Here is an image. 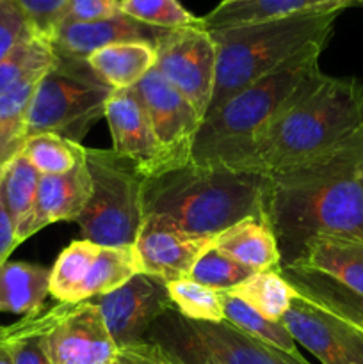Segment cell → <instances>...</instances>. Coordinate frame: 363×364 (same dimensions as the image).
<instances>
[{"mask_svg":"<svg viewBox=\"0 0 363 364\" xmlns=\"http://www.w3.org/2000/svg\"><path fill=\"white\" fill-rule=\"evenodd\" d=\"M21 155L41 176L64 174L85 160V148L56 134H38L25 139Z\"/></svg>","mask_w":363,"mask_h":364,"instance_id":"cell-30","label":"cell"},{"mask_svg":"<svg viewBox=\"0 0 363 364\" xmlns=\"http://www.w3.org/2000/svg\"><path fill=\"white\" fill-rule=\"evenodd\" d=\"M50 295V269L27 262H9L0 267V313L34 316Z\"/></svg>","mask_w":363,"mask_h":364,"instance_id":"cell-22","label":"cell"},{"mask_svg":"<svg viewBox=\"0 0 363 364\" xmlns=\"http://www.w3.org/2000/svg\"><path fill=\"white\" fill-rule=\"evenodd\" d=\"M146 341L171 364H310L255 340L228 320L198 322L174 308L153 323Z\"/></svg>","mask_w":363,"mask_h":364,"instance_id":"cell-8","label":"cell"},{"mask_svg":"<svg viewBox=\"0 0 363 364\" xmlns=\"http://www.w3.org/2000/svg\"><path fill=\"white\" fill-rule=\"evenodd\" d=\"M21 151V146H14L11 142H7L6 139L0 135V173L7 167V164Z\"/></svg>","mask_w":363,"mask_h":364,"instance_id":"cell-41","label":"cell"},{"mask_svg":"<svg viewBox=\"0 0 363 364\" xmlns=\"http://www.w3.org/2000/svg\"><path fill=\"white\" fill-rule=\"evenodd\" d=\"M114 89L107 85L88 60L57 55L36 87L25 124V139L56 134L80 142L93 124L105 117L107 100Z\"/></svg>","mask_w":363,"mask_h":364,"instance_id":"cell-6","label":"cell"},{"mask_svg":"<svg viewBox=\"0 0 363 364\" xmlns=\"http://www.w3.org/2000/svg\"><path fill=\"white\" fill-rule=\"evenodd\" d=\"M18 245L16 230H14L13 219H11L7 206L4 203L2 188H0V267L7 262L11 252Z\"/></svg>","mask_w":363,"mask_h":364,"instance_id":"cell-40","label":"cell"},{"mask_svg":"<svg viewBox=\"0 0 363 364\" xmlns=\"http://www.w3.org/2000/svg\"><path fill=\"white\" fill-rule=\"evenodd\" d=\"M25 14L14 0H0V60L23 39L34 36ZM38 36V34H36Z\"/></svg>","mask_w":363,"mask_h":364,"instance_id":"cell-37","label":"cell"},{"mask_svg":"<svg viewBox=\"0 0 363 364\" xmlns=\"http://www.w3.org/2000/svg\"><path fill=\"white\" fill-rule=\"evenodd\" d=\"M0 364H13V361H11L9 350H7L6 347V341H4L2 327H0Z\"/></svg>","mask_w":363,"mask_h":364,"instance_id":"cell-42","label":"cell"},{"mask_svg":"<svg viewBox=\"0 0 363 364\" xmlns=\"http://www.w3.org/2000/svg\"><path fill=\"white\" fill-rule=\"evenodd\" d=\"M85 60L107 85L121 91L137 85L155 68L157 48L142 41L114 43L93 52Z\"/></svg>","mask_w":363,"mask_h":364,"instance_id":"cell-21","label":"cell"},{"mask_svg":"<svg viewBox=\"0 0 363 364\" xmlns=\"http://www.w3.org/2000/svg\"><path fill=\"white\" fill-rule=\"evenodd\" d=\"M91 176L85 160L64 174L39 178L34 213L28 224L27 237L31 238L43 228L60 220L77 223L91 198Z\"/></svg>","mask_w":363,"mask_h":364,"instance_id":"cell-17","label":"cell"},{"mask_svg":"<svg viewBox=\"0 0 363 364\" xmlns=\"http://www.w3.org/2000/svg\"><path fill=\"white\" fill-rule=\"evenodd\" d=\"M59 313V304L20 322L2 327L4 341L13 364H52L48 334Z\"/></svg>","mask_w":363,"mask_h":364,"instance_id":"cell-25","label":"cell"},{"mask_svg":"<svg viewBox=\"0 0 363 364\" xmlns=\"http://www.w3.org/2000/svg\"><path fill=\"white\" fill-rule=\"evenodd\" d=\"M216 237H194L162 215H144L134 249L141 274L164 283L189 279L196 262L214 247Z\"/></svg>","mask_w":363,"mask_h":364,"instance_id":"cell-13","label":"cell"},{"mask_svg":"<svg viewBox=\"0 0 363 364\" xmlns=\"http://www.w3.org/2000/svg\"><path fill=\"white\" fill-rule=\"evenodd\" d=\"M137 274H141V269L134 245L127 247L98 245L85 276L82 301H91L93 297H102L109 291H114Z\"/></svg>","mask_w":363,"mask_h":364,"instance_id":"cell-26","label":"cell"},{"mask_svg":"<svg viewBox=\"0 0 363 364\" xmlns=\"http://www.w3.org/2000/svg\"><path fill=\"white\" fill-rule=\"evenodd\" d=\"M253 270L246 269L241 263L231 259L230 256L223 255L216 247H210L201 258L196 262L191 277L194 283L210 288L216 291H228L231 288L244 283L248 277L253 276Z\"/></svg>","mask_w":363,"mask_h":364,"instance_id":"cell-35","label":"cell"},{"mask_svg":"<svg viewBox=\"0 0 363 364\" xmlns=\"http://www.w3.org/2000/svg\"><path fill=\"white\" fill-rule=\"evenodd\" d=\"M354 0H223L201 18L206 31L276 20L313 9H347Z\"/></svg>","mask_w":363,"mask_h":364,"instance_id":"cell-19","label":"cell"},{"mask_svg":"<svg viewBox=\"0 0 363 364\" xmlns=\"http://www.w3.org/2000/svg\"><path fill=\"white\" fill-rule=\"evenodd\" d=\"M354 2H363V0H354Z\"/></svg>","mask_w":363,"mask_h":364,"instance_id":"cell-44","label":"cell"},{"mask_svg":"<svg viewBox=\"0 0 363 364\" xmlns=\"http://www.w3.org/2000/svg\"><path fill=\"white\" fill-rule=\"evenodd\" d=\"M45 73L31 75L0 95V135L11 144L23 146L28 109Z\"/></svg>","mask_w":363,"mask_h":364,"instance_id":"cell-33","label":"cell"},{"mask_svg":"<svg viewBox=\"0 0 363 364\" xmlns=\"http://www.w3.org/2000/svg\"><path fill=\"white\" fill-rule=\"evenodd\" d=\"M56 63L57 53L50 41L36 34L23 39L0 60V95L31 75L45 73Z\"/></svg>","mask_w":363,"mask_h":364,"instance_id":"cell-31","label":"cell"},{"mask_svg":"<svg viewBox=\"0 0 363 364\" xmlns=\"http://www.w3.org/2000/svg\"><path fill=\"white\" fill-rule=\"evenodd\" d=\"M39 178L41 174L32 167V164L21 153H18L0 174L4 203L13 219L18 245L28 240L27 230L32 213H34Z\"/></svg>","mask_w":363,"mask_h":364,"instance_id":"cell-24","label":"cell"},{"mask_svg":"<svg viewBox=\"0 0 363 364\" xmlns=\"http://www.w3.org/2000/svg\"><path fill=\"white\" fill-rule=\"evenodd\" d=\"M265 178L224 167L187 166L142 181V212L162 215L194 237H217L244 219L262 220Z\"/></svg>","mask_w":363,"mask_h":364,"instance_id":"cell-3","label":"cell"},{"mask_svg":"<svg viewBox=\"0 0 363 364\" xmlns=\"http://www.w3.org/2000/svg\"><path fill=\"white\" fill-rule=\"evenodd\" d=\"M155 70L205 119L216 87L217 70L216 45L210 32L205 27L171 31L157 45Z\"/></svg>","mask_w":363,"mask_h":364,"instance_id":"cell-9","label":"cell"},{"mask_svg":"<svg viewBox=\"0 0 363 364\" xmlns=\"http://www.w3.org/2000/svg\"><path fill=\"white\" fill-rule=\"evenodd\" d=\"M98 244L75 240L59 255L50 269V295L63 304H80L84 281Z\"/></svg>","mask_w":363,"mask_h":364,"instance_id":"cell-28","label":"cell"},{"mask_svg":"<svg viewBox=\"0 0 363 364\" xmlns=\"http://www.w3.org/2000/svg\"><path fill=\"white\" fill-rule=\"evenodd\" d=\"M262 220L278 240L281 269L313 238L363 240V127L326 155L265 178Z\"/></svg>","mask_w":363,"mask_h":364,"instance_id":"cell-1","label":"cell"},{"mask_svg":"<svg viewBox=\"0 0 363 364\" xmlns=\"http://www.w3.org/2000/svg\"><path fill=\"white\" fill-rule=\"evenodd\" d=\"M324 48L305 50L212 110L196 134L192 162L233 171L253 139L301 92L322 80L326 73L320 70L319 57Z\"/></svg>","mask_w":363,"mask_h":364,"instance_id":"cell-4","label":"cell"},{"mask_svg":"<svg viewBox=\"0 0 363 364\" xmlns=\"http://www.w3.org/2000/svg\"><path fill=\"white\" fill-rule=\"evenodd\" d=\"M280 272L299 295L363 331V297L320 274L298 269H280Z\"/></svg>","mask_w":363,"mask_h":364,"instance_id":"cell-23","label":"cell"},{"mask_svg":"<svg viewBox=\"0 0 363 364\" xmlns=\"http://www.w3.org/2000/svg\"><path fill=\"white\" fill-rule=\"evenodd\" d=\"M219 294L221 301H223L224 318H226L228 322L233 323L235 327L244 331L246 334L253 336L255 340L285 352V354H288L290 358L305 359L299 354L295 340L292 338V334L288 333V329L283 326L281 320L276 322V320L265 318V316L260 315L258 311H255L251 306L242 302L241 299L233 297V295L226 294V291H219Z\"/></svg>","mask_w":363,"mask_h":364,"instance_id":"cell-29","label":"cell"},{"mask_svg":"<svg viewBox=\"0 0 363 364\" xmlns=\"http://www.w3.org/2000/svg\"><path fill=\"white\" fill-rule=\"evenodd\" d=\"M169 159L171 169L192 162V146L203 119L187 98L153 68L132 87Z\"/></svg>","mask_w":363,"mask_h":364,"instance_id":"cell-10","label":"cell"},{"mask_svg":"<svg viewBox=\"0 0 363 364\" xmlns=\"http://www.w3.org/2000/svg\"><path fill=\"white\" fill-rule=\"evenodd\" d=\"M214 247L253 272L280 270L281 255L273 230L260 219H244L216 237Z\"/></svg>","mask_w":363,"mask_h":364,"instance_id":"cell-20","label":"cell"},{"mask_svg":"<svg viewBox=\"0 0 363 364\" xmlns=\"http://www.w3.org/2000/svg\"><path fill=\"white\" fill-rule=\"evenodd\" d=\"M91 198L77 219L84 240L107 247L134 245L141 230L142 181L134 162L112 149L85 148Z\"/></svg>","mask_w":363,"mask_h":364,"instance_id":"cell-7","label":"cell"},{"mask_svg":"<svg viewBox=\"0 0 363 364\" xmlns=\"http://www.w3.org/2000/svg\"><path fill=\"white\" fill-rule=\"evenodd\" d=\"M342 11L338 7L313 9L276 20L209 31L216 45L217 70L206 116L292 57L312 46H326Z\"/></svg>","mask_w":363,"mask_h":364,"instance_id":"cell-5","label":"cell"},{"mask_svg":"<svg viewBox=\"0 0 363 364\" xmlns=\"http://www.w3.org/2000/svg\"><path fill=\"white\" fill-rule=\"evenodd\" d=\"M105 119L112 137V151L134 162L141 176H157L171 169L169 159L134 89L112 91L107 100Z\"/></svg>","mask_w":363,"mask_h":364,"instance_id":"cell-15","label":"cell"},{"mask_svg":"<svg viewBox=\"0 0 363 364\" xmlns=\"http://www.w3.org/2000/svg\"><path fill=\"white\" fill-rule=\"evenodd\" d=\"M14 4L25 14L36 34L46 41L59 28L66 7V0H14Z\"/></svg>","mask_w":363,"mask_h":364,"instance_id":"cell-36","label":"cell"},{"mask_svg":"<svg viewBox=\"0 0 363 364\" xmlns=\"http://www.w3.org/2000/svg\"><path fill=\"white\" fill-rule=\"evenodd\" d=\"M121 13L164 31L203 27L201 18L189 13L178 0H120Z\"/></svg>","mask_w":363,"mask_h":364,"instance_id":"cell-34","label":"cell"},{"mask_svg":"<svg viewBox=\"0 0 363 364\" xmlns=\"http://www.w3.org/2000/svg\"><path fill=\"white\" fill-rule=\"evenodd\" d=\"M48 345L52 364H112L120 355V347L93 301L59 302Z\"/></svg>","mask_w":363,"mask_h":364,"instance_id":"cell-14","label":"cell"},{"mask_svg":"<svg viewBox=\"0 0 363 364\" xmlns=\"http://www.w3.org/2000/svg\"><path fill=\"white\" fill-rule=\"evenodd\" d=\"M287 269L320 274L363 297V240L345 237L313 238L298 262Z\"/></svg>","mask_w":363,"mask_h":364,"instance_id":"cell-18","label":"cell"},{"mask_svg":"<svg viewBox=\"0 0 363 364\" xmlns=\"http://www.w3.org/2000/svg\"><path fill=\"white\" fill-rule=\"evenodd\" d=\"M121 13L120 0H66L63 21H96Z\"/></svg>","mask_w":363,"mask_h":364,"instance_id":"cell-38","label":"cell"},{"mask_svg":"<svg viewBox=\"0 0 363 364\" xmlns=\"http://www.w3.org/2000/svg\"><path fill=\"white\" fill-rule=\"evenodd\" d=\"M169 32L171 31H164V28L149 27L128 14L120 13L116 16L96 21L60 23L53 38L50 39V45L57 55L85 60L93 52L103 46L114 45V43L142 41L157 48V45Z\"/></svg>","mask_w":363,"mask_h":364,"instance_id":"cell-16","label":"cell"},{"mask_svg":"<svg viewBox=\"0 0 363 364\" xmlns=\"http://www.w3.org/2000/svg\"><path fill=\"white\" fill-rule=\"evenodd\" d=\"M362 127L363 80L324 75L253 139L233 171L280 176L330 153Z\"/></svg>","mask_w":363,"mask_h":364,"instance_id":"cell-2","label":"cell"},{"mask_svg":"<svg viewBox=\"0 0 363 364\" xmlns=\"http://www.w3.org/2000/svg\"><path fill=\"white\" fill-rule=\"evenodd\" d=\"M157 350H159V348H157ZM159 354H160V352H159ZM160 359H162V364H171V363H167V361H166V359H164V358H162V355H160Z\"/></svg>","mask_w":363,"mask_h":364,"instance_id":"cell-43","label":"cell"},{"mask_svg":"<svg viewBox=\"0 0 363 364\" xmlns=\"http://www.w3.org/2000/svg\"><path fill=\"white\" fill-rule=\"evenodd\" d=\"M166 284L174 309L184 318L198 320V322L226 320L219 291L201 287L192 279H178Z\"/></svg>","mask_w":363,"mask_h":364,"instance_id":"cell-32","label":"cell"},{"mask_svg":"<svg viewBox=\"0 0 363 364\" xmlns=\"http://www.w3.org/2000/svg\"><path fill=\"white\" fill-rule=\"evenodd\" d=\"M112 364H162L159 350L149 341L120 348V355Z\"/></svg>","mask_w":363,"mask_h":364,"instance_id":"cell-39","label":"cell"},{"mask_svg":"<svg viewBox=\"0 0 363 364\" xmlns=\"http://www.w3.org/2000/svg\"><path fill=\"white\" fill-rule=\"evenodd\" d=\"M283 326L322 364H363V331L295 291Z\"/></svg>","mask_w":363,"mask_h":364,"instance_id":"cell-12","label":"cell"},{"mask_svg":"<svg viewBox=\"0 0 363 364\" xmlns=\"http://www.w3.org/2000/svg\"><path fill=\"white\" fill-rule=\"evenodd\" d=\"M110 336L120 348L146 341L153 323L174 308L167 284L157 277L137 274L123 287L96 297Z\"/></svg>","mask_w":363,"mask_h":364,"instance_id":"cell-11","label":"cell"},{"mask_svg":"<svg viewBox=\"0 0 363 364\" xmlns=\"http://www.w3.org/2000/svg\"><path fill=\"white\" fill-rule=\"evenodd\" d=\"M0 174H2V173H0Z\"/></svg>","mask_w":363,"mask_h":364,"instance_id":"cell-45","label":"cell"},{"mask_svg":"<svg viewBox=\"0 0 363 364\" xmlns=\"http://www.w3.org/2000/svg\"><path fill=\"white\" fill-rule=\"evenodd\" d=\"M226 294L241 299L260 315L269 320H276V322L283 318L292 299L295 297V290L281 276L280 270L255 272L244 283L231 288Z\"/></svg>","mask_w":363,"mask_h":364,"instance_id":"cell-27","label":"cell"}]
</instances>
